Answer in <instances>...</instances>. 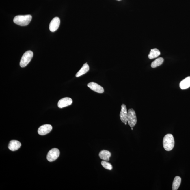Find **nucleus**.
I'll list each match as a JSON object with an SVG mask.
<instances>
[{"mask_svg":"<svg viewBox=\"0 0 190 190\" xmlns=\"http://www.w3.org/2000/svg\"><path fill=\"white\" fill-rule=\"evenodd\" d=\"M72 103L73 100L71 98L66 97L60 99L57 105L59 108H62L71 105Z\"/></svg>","mask_w":190,"mask_h":190,"instance_id":"9","label":"nucleus"},{"mask_svg":"<svg viewBox=\"0 0 190 190\" xmlns=\"http://www.w3.org/2000/svg\"><path fill=\"white\" fill-rule=\"evenodd\" d=\"M181 181V178L180 176H176L174 178L172 185V190H177L179 188Z\"/></svg>","mask_w":190,"mask_h":190,"instance_id":"15","label":"nucleus"},{"mask_svg":"<svg viewBox=\"0 0 190 190\" xmlns=\"http://www.w3.org/2000/svg\"><path fill=\"white\" fill-rule=\"evenodd\" d=\"M88 87L93 91L99 93H102L104 92V89L102 87H101L94 82H91L88 83Z\"/></svg>","mask_w":190,"mask_h":190,"instance_id":"10","label":"nucleus"},{"mask_svg":"<svg viewBox=\"0 0 190 190\" xmlns=\"http://www.w3.org/2000/svg\"><path fill=\"white\" fill-rule=\"evenodd\" d=\"M21 146V144L16 140H12L9 142L8 145L9 149L11 151H15L18 150Z\"/></svg>","mask_w":190,"mask_h":190,"instance_id":"11","label":"nucleus"},{"mask_svg":"<svg viewBox=\"0 0 190 190\" xmlns=\"http://www.w3.org/2000/svg\"><path fill=\"white\" fill-rule=\"evenodd\" d=\"M180 88L182 90L187 89L190 87V77H187L180 83Z\"/></svg>","mask_w":190,"mask_h":190,"instance_id":"12","label":"nucleus"},{"mask_svg":"<svg viewBox=\"0 0 190 190\" xmlns=\"http://www.w3.org/2000/svg\"><path fill=\"white\" fill-rule=\"evenodd\" d=\"M101 165L104 168L106 169L111 170L112 169V166L111 163L105 161H103L101 162Z\"/></svg>","mask_w":190,"mask_h":190,"instance_id":"18","label":"nucleus"},{"mask_svg":"<svg viewBox=\"0 0 190 190\" xmlns=\"http://www.w3.org/2000/svg\"><path fill=\"white\" fill-rule=\"evenodd\" d=\"M31 15H18L14 17V22L17 25L25 26L29 25L32 20Z\"/></svg>","mask_w":190,"mask_h":190,"instance_id":"2","label":"nucleus"},{"mask_svg":"<svg viewBox=\"0 0 190 190\" xmlns=\"http://www.w3.org/2000/svg\"><path fill=\"white\" fill-rule=\"evenodd\" d=\"M52 126L49 124H45L42 125L38 128V133L41 135H45L48 134L52 130Z\"/></svg>","mask_w":190,"mask_h":190,"instance_id":"8","label":"nucleus"},{"mask_svg":"<svg viewBox=\"0 0 190 190\" xmlns=\"http://www.w3.org/2000/svg\"><path fill=\"white\" fill-rule=\"evenodd\" d=\"M137 120L136 113L133 109H129L128 112V123L129 125L131 128L136 125Z\"/></svg>","mask_w":190,"mask_h":190,"instance_id":"4","label":"nucleus"},{"mask_svg":"<svg viewBox=\"0 0 190 190\" xmlns=\"http://www.w3.org/2000/svg\"><path fill=\"white\" fill-rule=\"evenodd\" d=\"M60 23V19L59 17L54 18L50 23L49 27L50 30L52 32L56 31L59 28Z\"/></svg>","mask_w":190,"mask_h":190,"instance_id":"6","label":"nucleus"},{"mask_svg":"<svg viewBox=\"0 0 190 190\" xmlns=\"http://www.w3.org/2000/svg\"><path fill=\"white\" fill-rule=\"evenodd\" d=\"M163 62L164 59L163 58H158L152 62L151 64V67L152 68H155L161 65Z\"/></svg>","mask_w":190,"mask_h":190,"instance_id":"17","label":"nucleus"},{"mask_svg":"<svg viewBox=\"0 0 190 190\" xmlns=\"http://www.w3.org/2000/svg\"><path fill=\"white\" fill-rule=\"evenodd\" d=\"M120 117L121 120L123 123L127 124L128 122V112H127L126 106L125 104H123L121 106Z\"/></svg>","mask_w":190,"mask_h":190,"instance_id":"7","label":"nucleus"},{"mask_svg":"<svg viewBox=\"0 0 190 190\" xmlns=\"http://www.w3.org/2000/svg\"><path fill=\"white\" fill-rule=\"evenodd\" d=\"M89 70L90 67L88 64H87V63L85 64H83L81 69L79 70V71L76 74V77H79L82 75L85 74Z\"/></svg>","mask_w":190,"mask_h":190,"instance_id":"13","label":"nucleus"},{"mask_svg":"<svg viewBox=\"0 0 190 190\" xmlns=\"http://www.w3.org/2000/svg\"><path fill=\"white\" fill-rule=\"evenodd\" d=\"M99 157L103 160L105 161H109V158L111 157V153L108 151L103 150L100 152Z\"/></svg>","mask_w":190,"mask_h":190,"instance_id":"14","label":"nucleus"},{"mask_svg":"<svg viewBox=\"0 0 190 190\" xmlns=\"http://www.w3.org/2000/svg\"><path fill=\"white\" fill-rule=\"evenodd\" d=\"M131 129H132V130H133V128H132Z\"/></svg>","mask_w":190,"mask_h":190,"instance_id":"19","label":"nucleus"},{"mask_svg":"<svg viewBox=\"0 0 190 190\" xmlns=\"http://www.w3.org/2000/svg\"><path fill=\"white\" fill-rule=\"evenodd\" d=\"M160 54V51L157 48H154V49H151L150 52L148 55V57L150 59H154L158 57Z\"/></svg>","mask_w":190,"mask_h":190,"instance_id":"16","label":"nucleus"},{"mask_svg":"<svg viewBox=\"0 0 190 190\" xmlns=\"http://www.w3.org/2000/svg\"><path fill=\"white\" fill-rule=\"evenodd\" d=\"M60 152L57 148H53L48 152L47 157V160L49 162H53L55 161L59 157Z\"/></svg>","mask_w":190,"mask_h":190,"instance_id":"5","label":"nucleus"},{"mask_svg":"<svg viewBox=\"0 0 190 190\" xmlns=\"http://www.w3.org/2000/svg\"><path fill=\"white\" fill-rule=\"evenodd\" d=\"M163 143L164 148L166 151H169L172 150L175 145L173 135L171 134L165 135L164 137Z\"/></svg>","mask_w":190,"mask_h":190,"instance_id":"1","label":"nucleus"},{"mask_svg":"<svg viewBox=\"0 0 190 190\" xmlns=\"http://www.w3.org/2000/svg\"><path fill=\"white\" fill-rule=\"evenodd\" d=\"M33 56V53L31 51H28L24 53L20 62V66L21 67H25L28 65L31 60Z\"/></svg>","mask_w":190,"mask_h":190,"instance_id":"3","label":"nucleus"},{"mask_svg":"<svg viewBox=\"0 0 190 190\" xmlns=\"http://www.w3.org/2000/svg\"><path fill=\"white\" fill-rule=\"evenodd\" d=\"M118 1H120V0H118Z\"/></svg>","mask_w":190,"mask_h":190,"instance_id":"20","label":"nucleus"}]
</instances>
